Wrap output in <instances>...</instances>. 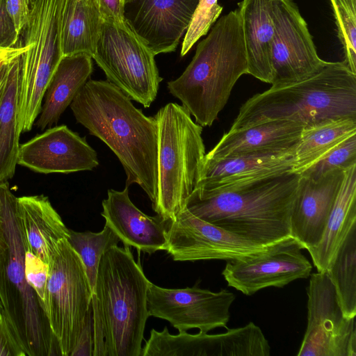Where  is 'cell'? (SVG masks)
Instances as JSON below:
<instances>
[{
	"label": "cell",
	"instance_id": "cell-1",
	"mask_svg": "<svg viewBox=\"0 0 356 356\" xmlns=\"http://www.w3.org/2000/svg\"><path fill=\"white\" fill-rule=\"evenodd\" d=\"M77 122L116 155L127 175L153 204L157 191L158 128L154 117L138 109L107 81L88 80L70 104Z\"/></svg>",
	"mask_w": 356,
	"mask_h": 356
},
{
	"label": "cell",
	"instance_id": "cell-2",
	"mask_svg": "<svg viewBox=\"0 0 356 356\" xmlns=\"http://www.w3.org/2000/svg\"><path fill=\"white\" fill-rule=\"evenodd\" d=\"M150 282L130 247L114 245L103 254L92 297L93 356H140Z\"/></svg>",
	"mask_w": 356,
	"mask_h": 356
},
{
	"label": "cell",
	"instance_id": "cell-3",
	"mask_svg": "<svg viewBox=\"0 0 356 356\" xmlns=\"http://www.w3.org/2000/svg\"><path fill=\"white\" fill-rule=\"evenodd\" d=\"M300 175L288 172L225 191L197 188L186 209L192 214L261 246L290 236Z\"/></svg>",
	"mask_w": 356,
	"mask_h": 356
},
{
	"label": "cell",
	"instance_id": "cell-4",
	"mask_svg": "<svg viewBox=\"0 0 356 356\" xmlns=\"http://www.w3.org/2000/svg\"><path fill=\"white\" fill-rule=\"evenodd\" d=\"M244 74H248V61L237 8L216 22L198 43L189 65L177 79L168 82V88L197 124L210 127Z\"/></svg>",
	"mask_w": 356,
	"mask_h": 356
},
{
	"label": "cell",
	"instance_id": "cell-5",
	"mask_svg": "<svg viewBox=\"0 0 356 356\" xmlns=\"http://www.w3.org/2000/svg\"><path fill=\"white\" fill-rule=\"evenodd\" d=\"M356 118V74L344 61L327 62L300 81L272 86L249 98L229 131L272 120H290L304 127L341 118Z\"/></svg>",
	"mask_w": 356,
	"mask_h": 356
},
{
	"label": "cell",
	"instance_id": "cell-6",
	"mask_svg": "<svg viewBox=\"0 0 356 356\" xmlns=\"http://www.w3.org/2000/svg\"><path fill=\"white\" fill-rule=\"evenodd\" d=\"M17 197L0 182V302L26 356L61 355L46 313L25 275L26 251L17 218Z\"/></svg>",
	"mask_w": 356,
	"mask_h": 356
},
{
	"label": "cell",
	"instance_id": "cell-7",
	"mask_svg": "<svg viewBox=\"0 0 356 356\" xmlns=\"http://www.w3.org/2000/svg\"><path fill=\"white\" fill-rule=\"evenodd\" d=\"M158 128L157 191L152 204L165 222L186 208L197 188L205 147L202 127L194 122L182 105L168 103L154 116Z\"/></svg>",
	"mask_w": 356,
	"mask_h": 356
},
{
	"label": "cell",
	"instance_id": "cell-8",
	"mask_svg": "<svg viewBox=\"0 0 356 356\" xmlns=\"http://www.w3.org/2000/svg\"><path fill=\"white\" fill-rule=\"evenodd\" d=\"M67 0H28L29 15L22 30L28 49L22 54L19 115L36 119L49 83L63 57L62 26ZM20 37V36H19Z\"/></svg>",
	"mask_w": 356,
	"mask_h": 356
},
{
	"label": "cell",
	"instance_id": "cell-9",
	"mask_svg": "<svg viewBox=\"0 0 356 356\" xmlns=\"http://www.w3.org/2000/svg\"><path fill=\"white\" fill-rule=\"evenodd\" d=\"M154 56L125 21H104L92 58L104 71L107 81L148 108L163 80Z\"/></svg>",
	"mask_w": 356,
	"mask_h": 356
},
{
	"label": "cell",
	"instance_id": "cell-10",
	"mask_svg": "<svg viewBox=\"0 0 356 356\" xmlns=\"http://www.w3.org/2000/svg\"><path fill=\"white\" fill-rule=\"evenodd\" d=\"M84 266L67 238L58 245L49 264L44 307L63 356H70L92 304Z\"/></svg>",
	"mask_w": 356,
	"mask_h": 356
},
{
	"label": "cell",
	"instance_id": "cell-11",
	"mask_svg": "<svg viewBox=\"0 0 356 356\" xmlns=\"http://www.w3.org/2000/svg\"><path fill=\"white\" fill-rule=\"evenodd\" d=\"M307 325L298 356H356L355 318L346 317L325 271L310 274Z\"/></svg>",
	"mask_w": 356,
	"mask_h": 356
},
{
	"label": "cell",
	"instance_id": "cell-12",
	"mask_svg": "<svg viewBox=\"0 0 356 356\" xmlns=\"http://www.w3.org/2000/svg\"><path fill=\"white\" fill-rule=\"evenodd\" d=\"M302 249L289 236L262 251L227 260L222 275L228 286L246 296L266 287L281 288L309 277L312 267Z\"/></svg>",
	"mask_w": 356,
	"mask_h": 356
},
{
	"label": "cell",
	"instance_id": "cell-13",
	"mask_svg": "<svg viewBox=\"0 0 356 356\" xmlns=\"http://www.w3.org/2000/svg\"><path fill=\"white\" fill-rule=\"evenodd\" d=\"M272 86L306 79L327 63L318 55L307 24L292 0H273Z\"/></svg>",
	"mask_w": 356,
	"mask_h": 356
},
{
	"label": "cell",
	"instance_id": "cell-14",
	"mask_svg": "<svg viewBox=\"0 0 356 356\" xmlns=\"http://www.w3.org/2000/svg\"><path fill=\"white\" fill-rule=\"evenodd\" d=\"M235 296L227 289L213 292L193 287L163 288L150 282L147 289L149 316L168 321L180 331L193 328L208 332L226 327Z\"/></svg>",
	"mask_w": 356,
	"mask_h": 356
},
{
	"label": "cell",
	"instance_id": "cell-15",
	"mask_svg": "<svg viewBox=\"0 0 356 356\" xmlns=\"http://www.w3.org/2000/svg\"><path fill=\"white\" fill-rule=\"evenodd\" d=\"M165 251L177 261L230 260L264 250L224 229L192 214L186 208L165 222Z\"/></svg>",
	"mask_w": 356,
	"mask_h": 356
},
{
	"label": "cell",
	"instance_id": "cell-16",
	"mask_svg": "<svg viewBox=\"0 0 356 356\" xmlns=\"http://www.w3.org/2000/svg\"><path fill=\"white\" fill-rule=\"evenodd\" d=\"M200 0H124L125 22L156 56L174 51Z\"/></svg>",
	"mask_w": 356,
	"mask_h": 356
},
{
	"label": "cell",
	"instance_id": "cell-17",
	"mask_svg": "<svg viewBox=\"0 0 356 356\" xmlns=\"http://www.w3.org/2000/svg\"><path fill=\"white\" fill-rule=\"evenodd\" d=\"M17 164L42 173L92 170L97 153L85 138L61 125L47 129L19 146Z\"/></svg>",
	"mask_w": 356,
	"mask_h": 356
},
{
	"label": "cell",
	"instance_id": "cell-18",
	"mask_svg": "<svg viewBox=\"0 0 356 356\" xmlns=\"http://www.w3.org/2000/svg\"><path fill=\"white\" fill-rule=\"evenodd\" d=\"M344 170L312 179L300 175L293 204L290 236L307 250L321 240L340 188Z\"/></svg>",
	"mask_w": 356,
	"mask_h": 356
},
{
	"label": "cell",
	"instance_id": "cell-19",
	"mask_svg": "<svg viewBox=\"0 0 356 356\" xmlns=\"http://www.w3.org/2000/svg\"><path fill=\"white\" fill-rule=\"evenodd\" d=\"M296 145L288 150L204 161L197 188L225 191L291 172Z\"/></svg>",
	"mask_w": 356,
	"mask_h": 356
},
{
	"label": "cell",
	"instance_id": "cell-20",
	"mask_svg": "<svg viewBox=\"0 0 356 356\" xmlns=\"http://www.w3.org/2000/svg\"><path fill=\"white\" fill-rule=\"evenodd\" d=\"M101 215L105 225L119 237L124 246L134 247L138 252L152 254L165 250L166 226L158 215L149 216L131 202L129 187L119 191L109 189L102 201Z\"/></svg>",
	"mask_w": 356,
	"mask_h": 356
},
{
	"label": "cell",
	"instance_id": "cell-21",
	"mask_svg": "<svg viewBox=\"0 0 356 356\" xmlns=\"http://www.w3.org/2000/svg\"><path fill=\"white\" fill-rule=\"evenodd\" d=\"M303 128L304 125L297 122L277 120L243 129L229 130L205 154V159L286 151L297 145Z\"/></svg>",
	"mask_w": 356,
	"mask_h": 356
},
{
	"label": "cell",
	"instance_id": "cell-22",
	"mask_svg": "<svg viewBox=\"0 0 356 356\" xmlns=\"http://www.w3.org/2000/svg\"><path fill=\"white\" fill-rule=\"evenodd\" d=\"M17 212L26 250L49 266L59 243L68 238L70 229L44 195L17 197Z\"/></svg>",
	"mask_w": 356,
	"mask_h": 356
},
{
	"label": "cell",
	"instance_id": "cell-23",
	"mask_svg": "<svg viewBox=\"0 0 356 356\" xmlns=\"http://www.w3.org/2000/svg\"><path fill=\"white\" fill-rule=\"evenodd\" d=\"M273 0H243L238 3L248 61V74L270 83V51L274 35Z\"/></svg>",
	"mask_w": 356,
	"mask_h": 356
},
{
	"label": "cell",
	"instance_id": "cell-24",
	"mask_svg": "<svg viewBox=\"0 0 356 356\" xmlns=\"http://www.w3.org/2000/svg\"><path fill=\"white\" fill-rule=\"evenodd\" d=\"M86 54L63 56L49 83L37 126L40 129L57 123L60 115L88 81L93 71Z\"/></svg>",
	"mask_w": 356,
	"mask_h": 356
},
{
	"label": "cell",
	"instance_id": "cell-25",
	"mask_svg": "<svg viewBox=\"0 0 356 356\" xmlns=\"http://www.w3.org/2000/svg\"><path fill=\"white\" fill-rule=\"evenodd\" d=\"M356 225V164L343 172L342 182L321 241L307 250L318 272L325 271L346 236Z\"/></svg>",
	"mask_w": 356,
	"mask_h": 356
},
{
	"label": "cell",
	"instance_id": "cell-26",
	"mask_svg": "<svg viewBox=\"0 0 356 356\" xmlns=\"http://www.w3.org/2000/svg\"><path fill=\"white\" fill-rule=\"evenodd\" d=\"M21 71L22 55L8 62L0 87V182L13 177L17 164Z\"/></svg>",
	"mask_w": 356,
	"mask_h": 356
},
{
	"label": "cell",
	"instance_id": "cell-27",
	"mask_svg": "<svg viewBox=\"0 0 356 356\" xmlns=\"http://www.w3.org/2000/svg\"><path fill=\"white\" fill-rule=\"evenodd\" d=\"M104 19L94 0H67L62 26L63 56L95 49Z\"/></svg>",
	"mask_w": 356,
	"mask_h": 356
},
{
	"label": "cell",
	"instance_id": "cell-28",
	"mask_svg": "<svg viewBox=\"0 0 356 356\" xmlns=\"http://www.w3.org/2000/svg\"><path fill=\"white\" fill-rule=\"evenodd\" d=\"M356 134V118L330 120L304 127L295 149L291 172L300 175L334 147Z\"/></svg>",
	"mask_w": 356,
	"mask_h": 356
},
{
	"label": "cell",
	"instance_id": "cell-29",
	"mask_svg": "<svg viewBox=\"0 0 356 356\" xmlns=\"http://www.w3.org/2000/svg\"><path fill=\"white\" fill-rule=\"evenodd\" d=\"M344 315L356 316V225L336 252L326 270Z\"/></svg>",
	"mask_w": 356,
	"mask_h": 356
},
{
	"label": "cell",
	"instance_id": "cell-30",
	"mask_svg": "<svg viewBox=\"0 0 356 356\" xmlns=\"http://www.w3.org/2000/svg\"><path fill=\"white\" fill-rule=\"evenodd\" d=\"M67 241L83 262L93 295L101 259L109 248L117 245L120 240L105 225L99 232H79L70 229Z\"/></svg>",
	"mask_w": 356,
	"mask_h": 356
},
{
	"label": "cell",
	"instance_id": "cell-31",
	"mask_svg": "<svg viewBox=\"0 0 356 356\" xmlns=\"http://www.w3.org/2000/svg\"><path fill=\"white\" fill-rule=\"evenodd\" d=\"M344 62L356 74V0H330Z\"/></svg>",
	"mask_w": 356,
	"mask_h": 356
},
{
	"label": "cell",
	"instance_id": "cell-32",
	"mask_svg": "<svg viewBox=\"0 0 356 356\" xmlns=\"http://www.w3.org/2000/svg\"><path fill=\"white\" fill-rule=\"evenodd\" d=\"M356 164V134L334 147L300 175L317 179L337 170H346Z\"/></svg>",
	"mask_w": 356,
	"mask_h": 356
},
{
	"label": "cell",
	"instance_id": "cell-33",
	"mask_svg": "<svg viewBox=\"0 0 356 356\" xmlns=\"http://www.w3.org/2000/svg\"><path fill=\"white\" fill-rule=\"evenodd\" d=\"M222 10L218 0H200L185 32L181 56L186 55L202 36L207 34Z\"/></svg>",
	"mask_w": 356,
	"mask_h": 356
},
{
	"label": "cell",
	"instance_id": "cell-34",
	"mask_svg": "<svg viewBox=\"0 0 356 356\" xmlns=\"http://www.w3.org/2000/svg\"><path fill=\"white\" fill-rule=\"evenodd\" d=\"M49 274V264L31 252L26 250L25 253L26 279L28 284L36 293L44 310V300Z\"/></svg>",
	"mask_w": 356,
	"mask_h": 356
},
{
	"label": "cell",
	"instance_id": "cell-35",
	"mask_svg": "<svg viewBox=\"0 0 356 356\" xmlns=\"http://www.w3.org/2000/svg\"><path fill=\"white\" fill-rule=\"evenodd\" d=\"M95 343L92 305L86 315L79 340L70 356H93Z\"/></svg>",
	"mask_w": 356,
	"mask_h": 356
},
{
	"label": "cell",
	"instance_id": "cell-36",
	"mask_svg": "<svg viewBox=\"0 0 356 356\" xmlns=\"http://www.w3.org/2000/svg\"><path fill=\"white\" fill-rule=\"evenodd\" d=\"M0 356H26L3 312L0 314Z\"/></svg>",
	"mask_w": 356,
	"mask_h": 356
},
{
	"label": "cell",
	"instance_id": "cell-37",
	"mask_svg": "<svg viewBox=\"0 0 356 356\" xmlns=\"http://www.w3.org/2000/svg\"><path fill=\"white\" fill-rule=\"evenodd\" d=\"M19 35L6 8L5 0H0V47H18Z\"/></svg>",
	"mask_w": 356,
	"mask_h": 356
},
{
	"label": "cell",
	"instance_id": "cell-38",
	"mask_svg": "<svg viewBox=\"0 0 356 356\" xmlns=\"http://www.w3.org/2000/svg\"><path fill=\"white\" fill-rule=\"evenodd\" d=\"M5 1L8 14L19 37L29 19L28 0H5Z\"/></svg>",
	"mask_w": 356,
	"mask_h": 356
},
{
	"label": "cell",
	"instance_id": "cell-39",
	"mask_svg": "<svg viewBox=\"0 0 356 356\" xmlns=\"http://www.w3.org/2000/svg\"><path fill=\"white\" fill-rule=\"evenodd\" d=\"M99 13L106 22H122L124 17L123 0H94Z\"/></svg>",
	"mask_w": 356,
	"mask_h": 356
},
{
	"label": "cell",
	"instance_id": "cell-40",
	"mask_svg": "<svg viewBox=\"0 0 356 356\" xmlns=\"http://www.w3.org/2000/svg\"><path fill=\"white\" fill-rule=\"evenodd\" d=\"M28 46L14 47H0V68L6 63L24 54L28 49Z\"/></svg>",
	"mask_w": 356,
	"mask_h": 356
},
{
	"label": "cell",
	"instance_id": "cell-41",
	"mask_svg": "<svg viewBox=\"0 0 356 356\" xmlns=\"http://www.w3.org/2000/svg\"><path fill=\"white\" fill-rule=\"evenodd\" d=\"M10 61V60H9ZM7 63H6L5 64H3L1 68H0V87L3 83V79H4V76H5V74H6V67H7Z\"/></svg>",
	"mask_w": 356,
	"mask_h": 356
},
{
	"label": "cell",
	"instance_id": "cell-42",
	"mask_svg": "<svg viewBox=\"0 0 356 356\" xmlns=\"http://www.w3.org/2000/svg\"><path fill=\"white\" fill-rule=\"evenodd\" d=\"M3 312V307H2V305H1V303L0 302V314Z\"/></svg>",
	"mask_w": 356,
	"mask_h": 356
},
{
	"label": "cell",
	"instance_id": "cell-43",
	"mask_svg": "<svg viewBox=\"0 0 356 356\" xmlns=\"http://www.w3.org/2000/svg\"><path fill=\"white\" fill-rule=\"evenodd\" d=\"M123 1H124V0H123Z\"/></svg>",
	"mask_w": 356,
	"mask_h": 356
}]
</instances>
